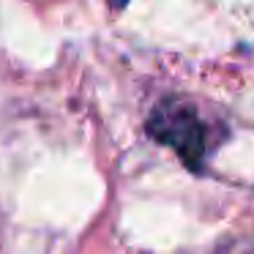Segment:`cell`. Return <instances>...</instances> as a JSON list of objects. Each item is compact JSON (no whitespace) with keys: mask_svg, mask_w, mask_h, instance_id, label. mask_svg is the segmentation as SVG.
I'll return each instance as SVG.
<instances>
[{"mask_svg":"<svg viewBox=\"0 0 254 254\" xmlns=\"http://www.w3.org/2000/svg\"><path fill=\"white\" fill-rule=\"evenodd\" d=\"M145 131L159 145H167L189 170L199 172L210 150V126L199 118L197 107L181 96H164L150 110Z\"/></svg>","mask_w":254,"mask_h":254,"instance_id":"1","label":"cell"},{"mask_svg":"<svg viewBox=\"0 0 254 254\" xmlns=\"http://www.w3.org/2000/svg\"><path fill=\"white\" fill-rule=\"evenodd\" d=\"M126 3H128V0H110V6H112V8H123Z\"/></svg>","mask_w":254,"mask_h":254,"instance_id":"3","label":"cell"},{"mask_svg":"<svg viewBox=\"0 0 254 254\" xmlns=\"http://www.w3.org/2000/svg\"><path fill=\"white\" fill-rule=\"evenodd\" d=\"M216 254H254V243H246V246H241V243H232L230 252H216Z\"/></svg>","mask_w":254,"mask_h":254,"instance_id":"2","label":"cell"}]
</instances>
